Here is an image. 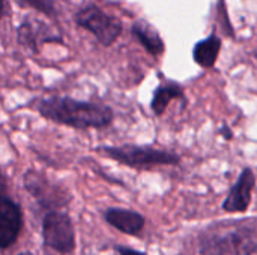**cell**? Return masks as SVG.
Returning <instances> with one entry per match:
<instances>
[{
    "label": "cell",
    "instance_id": "6da1fadb",
    "mask_svg": "<svg viewBox=\"0 0 257 255\" xmlns=\"http://www.w3.org/2000/svg\"><path fill=\"white\" fill-rule=\"evenodd\" d=\"M38 113L54 123L74 129H102L111 125L114 113L110 107L77 101L69 96H48L38 102Z\"/></svg>",
    "mask_w": 257,
    "mask_h": 255
},
{
    "label": "cell",
    "instance_id": "7a4b0ae2",
    "mask_svg": "<svg viewBox=\"0 0 257 255\" xmlns=\"http://www.w3.org/2000/svg\"><path fill=\"white\" fill-rule=\"evenodd\" d=\"M199 243L202 255H253L257 228L253 222H223L208 228Z\"/></svg>",
    "mask_w": 257,
    "mask_h": 255
},
{
    "label": "cell",
    "instance_id": "3957f363",
    "mask_svg": "<svg viewBox=\"0 0 257 255\" xmlns=\"http://www.w3.org/2000/svg\"><path fill=\"white\" fill-rule=\"evenodd\" d=\"M98 152L122 165L136 168L139 171L152 170L160 165H178L181 162V156L178 153L152 146H102L98 147Z\"/></svg>",
    "mask_w": 257,
    "mask_h": 255
},
{
    "label": "cell",
    "instance_id": "277c9868",
    "mask_svg": "<svg viewBox=\"0 0 257 255\" xmlns=\"http://www.w3.org/2000/svg\"><path fill=\"white\" fill-rule=\"evenodd\" d=\"M74 21L78 27L92 33L102 47H111L123 32V26L116 17L93 3L81 8L74 15Z\"/></svg>",
    "mask_w": 257,
    "mask_h": 255
},
{
    "label": "cell",
    "instance_id": "5b68a950",
    "mask_svg": "<svg viewBox=\"0 0 257 255\" xmlns=\"http://www.w3.org/2000/svg\"><path fill=\"white\" fill-rule=\"evenodd\" d=\"M42 242L47 248L62 255L75 249V230L68 213L50 210L42 219Z\"/></svg>",
    "mask_w": 257,
    "mask_h": 255
},
{
    "label": "cell",
    "instance_id": "8992f818",
    "mask_svg": "<svg viewBox=\"0 0 257 255\" xmlns=\"http://www.w3.org/2000/svg\"><path fill=\"white\" fill-rule=\"evenodd\" d=\"M23 185L24 189L38 201V204L48 212L66 206L71 200V195L60 185L50 182L44 174L35 170H27L24 173Z\"/></svg>",
    "mask_w": 257,
    "mask_h": 255
},
{
    "label": "cell",
    "instance_id": "52a82bcc",
    "mask_svg": "<svg viewBox=\"0 0 257 255\" xmlns=\"http://www.w3.org/2000/svg\"><path fill=\"white\" fill-rule=\"evenodd\" d=\"M23 230V212L17 201L9 198L5 191L0 207V246L6 251L12 246Z\"/></svg>",
    "mask_w": 257,
    "mask_h": 255
},
{
    "label": "cell",
    "instance_id": "ba28073f",
    "mask_svg": "<svg viewBox=\"0 0 257 255\" xmlns=\"http://www.w3.org/2000/svg\"><path fill=\"white\" fill-rule=\"evenodd\" d=\"M17 39L18 44L29 48L33 53H39V47L45 42H60L62 36L53 33L50 27L32 17H26L17 29Z\"/></svg>",
    "mask_w": 257,
    "mask_h": 255
},
{
    "label": "cell",
    "instance_id": "9c48e42d",
    "mask_svg": "<svg viewBox=\"0 0 257 255\" xmlns=\"http://www.w3.org/2000/svg\"><path fill=\"white\" fill-rule=\"evenodd\" d=\"M256 186V176L251 168H244L236 180V183L230 188L226 200L223 201V210L227 213H242L251 204L253 189Z\"/></svg>",
    "mask_w": 257,
    "mask_h": 255
},
{
    "label": "cell",
    "instance_id": "30bf717a",
    "mask_svg": "<svg viewBox=\"0 0 257 255\" xmlns=\"http://www.w3.org/2000/svg\"><path fill=\"white\" fill-rule=\"evenodd\" d=\"M104 221L110 227L130 236L140 234L146 224V219L142 213L130 209H119V207L107 209L104 212Z\"/></svg>",
    "mask_w": 257,
    "mask_h": 255
},
{
    "label": "cell",
    "instance_id": "8fae6325",
    "mask_svg": "<svg viewBox=\"0 0 257 255\" xmlns=\"http://www.w3.org/2000/svg\"><path fill=\"white\" fill-rule=\"evenodd\" d=\"M176 99L185 101V90H184L182 84H179L176 81L163 83L154 90V95L151 99V110L155 116H163L166 113L169 104Z\"/></svg>",
    "mask_w": 257,
    "mask_h": 255
},
{
    "label": "cell",
    "instance_id": "7c38bea8",
    "mask_svg": "<svg viewBox=\"0 0 257 255\" xmlns=\"http://www.w3.org/2000/svg\"><path fill=\"white\" fill-rule=\"evenodd\" d=\"M221 38L212 32L208 38L196 42V45L193 47V59L194 62L200 66V68H214L217 63V59L220 56V50H221Z\"/></svg>",
    "mask_w": 257,
    "mask_h": 255
},
{
    "label": "cell",
    "instance_id": "4fadbf2b",
    "mask_svg": "<svg viewBox=\"0 0 257 255\" xmlns=\"http://www.w3.org/2000/svg\"><path fill=\"white\" fill-rule=\"evenodd\" d=\"M131 33L152 56H161L166 50V44L160 33L145 20H139L131 26Z\"/></svg>",
    "mask_w": 257,
    "mask_h": 255
},
{
    "label": "cell",
    "instance_id": "5bb4252c",
    "mask_svg": "<svg viewBox=\"0 0 257 255\" xmlns=\"http://www.w3.org/2000/svg\"><path fill=\"white\" fill-rule=\"evenodd\" d=\"M21 5H26L29 8L36 9L38 12L47 15V17H56L57 15V8L53 0H18Z\"/></svg>",
    "mask_w": 257,
    "mask_h": 255
},
{
    "label": "cell",
    "instance_id": "9a60e30c",
    "mask_svg": "<svg viewBox=\"0 0 257 255\" xmlns=\"http://www.w3.org/2000/svg\"><path fill=\"white\" fill-rule=\"evenodd\" d=\"M114 252L117 255H148L145 252H140V251H136L133 248H128V246H122V245H116L114 246Z\"/></svg>",
    "mask_w": 257,
    "mask_h": 255
},
{
    "label": "cell",
    "instance_id": "2e32d148",
    "mask_svg": "<svg viewBox=\"0 0 257 255\" xmlns=\"http://www.w3.org/2000/svg\"><path fill=\"white\" fill-rule=\"evenodd\" d=\"M220 132H221V135H223L226 140H232V137H233L232 129H230L229 126H221V128H220Z\"/></svg>",
    "mask_w": 257,
    "mask_h": 255
},
{
    "label": "cell",
    "instance_id": "e0dca14e",
    "mask_svg": "<svg viewBox=\"0 0 257 255\" xmlns=\"http://www.w3.org/2000/svg\"><path fill=\"white\" fill-rule=\"evenodd\" d=\"M18 255H33V254H30V252H21V254H18Z\"/></svg>",
    "mask_w": 257,
    "mask_h": 255
}]
</instances>
